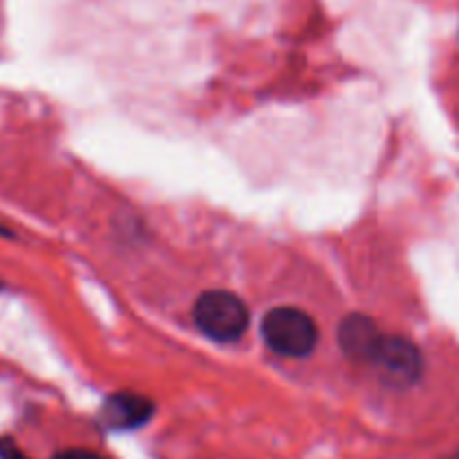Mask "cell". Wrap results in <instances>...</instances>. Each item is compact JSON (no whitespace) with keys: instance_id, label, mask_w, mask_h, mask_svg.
I'll return each instance as SVG.
<instances>
[{"instance_id":"obj_1","label":"cell","mask_w":459,"mask_h":459,"mask_svg":"<svg viewBox=\"0 0 459 459\" xmlns=\"http://www.w3.org/2000/svg\"><path fill=\"white\" fill-rule=\"evenodd\" d=\"M193 321L197 330L209 339L220 343H233L240 339L249 325V309L242 303L240 296L224 290L204 291L195 300Z\"/></svg>"},{"instance_id":"obj_2","label":"cell","mask_w":459,"mask_h":459,"mask_svg":"<svg viewBox=\"0 0 459 459\" xmlns=\"http://www.w3.org/2000/svg\"><path fill=\"white\" fill-rule=\"evenodd\" d=\"M263 339L272 352L300 359L314 352L318 327L307 312L299 307H273L263 318Z\"/></svg>"},{"instance_id":"obj_3","label":"cell","mask_w":459,"mask_h":459,"mask_svg":"<svg viewBox=\"0 0 459 459\" xmlns=\"http://www.w3.org/2000/svg\"><path fill=\"white\" fill-rule=\"evenodd\" d=\"M370 363L379 370L381 381L390 388H411L424 372L421 352L412 341L403 336H381Z\"/></svg>"},{"instance_id":"obj_4","label":"cell","mask_w":459,"mask_h":459,"mask_svg":"<svg viewBox=\"0 0 459 459\" xmlns=\"http://www.w3.org/2000/svg\"><path fill=\"white\" fill-rule=\"evenodd\" d=\"M155 415V403L148 397L137 393H121L110 394L101 408V421L110 430H134L151 421Z\"/></svg>"},{"instance_id":"obj_5","label":"cell","mask_w":459,"mask_h":459,"mask_svg":"<svg viewBox=\"0 0 459 459\" xmlns=\"http://www.w3.org/2000/svg\"><path fill=\"white\" fill-rule=\"evenodd\" d=\"M381 330L366 314H350L339 325V345L343 354L352 361L370 363L377 345L381 341Z\"/></svg>"},{"instance_id":"obj_6","label":"cell","mask_w":459,"mask_h":459,"mask_svg":"<svg viewBox=\"0 0 459 459\" xmlns=\"http://www.w3.org/2000/svg\"><path fill=\"white\" fill-rule=\"evenodd\" d=\"M0 459H30L12 437H0Z\"/></svg>"},{"instance_id":"obj_7","label":"cell","mask_w":459,"mask_h":459,"mask_svg":"<svg viewBox=\"0 0 459 459\" xmlns=\"http://www.w3.org/2000/svg\"><path fill=\"white\" fill-rule=\"evenodd\" d=\"M52 459H103V457L92 451H83V448H70V451L56 453Z\"/></svg>"},{"instance_id":"obj_8","label":"cell","mask_w":459,"mask_h":459,"mask_svg":"<svg viewBox=\"0 0 459 459\" xmlns=\"http://www.w3.org/2000/svg\"><path fill=\"white\" fill-rule=\"evenodd\" d=\"M451 459H459V455H455V457H451Z\"/></svg>"}]
</instances>
